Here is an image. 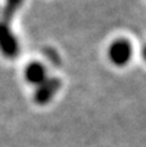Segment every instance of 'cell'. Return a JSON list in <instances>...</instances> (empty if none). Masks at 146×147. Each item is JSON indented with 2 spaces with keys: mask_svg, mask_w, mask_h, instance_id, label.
I'll list each match as a JSON object with an SVG mask.
<instances>
[{
  "mask_svg": "<svg viewBox=\"0 0 146 147\" xmlns=\"http://www.w3.org/2000/svg\"><path fill=\"white\" fill-rule=\"evenodd\" d=\"M133 54V49H132V44L127 39H116L110 44L107 51L109 59L113 65L118 67L126 66L132 58Z\"/></svg>",
  "mask_w": 146,
  "mask_h": 147,
  "instance_id": "cell-1",
  "label": "cell"
},
{
  "mask_svg": "<svg viewBox=\"0 0 146 147\" xmlns=\"http://www.w3.org/2000/svg\"><path fill=\"white\" fill-rule=\"evenodd\" d=\"M142 56H144V59L146 61V47L144 48V52H142Z\"/></svg>",
  "mask_w": 146,
  "mask_h": 147,
  "instance_id": "cell-6",
  "label": "cell"
},
{
  "mask_svg": "<svg viewBox=\"0 0 146 147\" xmlns=\"http://www.w3.org/2000/svg\"><path fill=\"white\" fill-rule=\"evenodd\" d=\"M22 3H23V0H7L4 8H3L1 20L0 21H3V22H5V23H9L12 17L14 16V13L21 8Z\"/></svg>",
  "mask_w": 146,
  "mask_h": 147,
  "instance_id": "cell-5",
  "label": "cell"
},
{
  "mask_svg": "<svg viewBox=\"0 0 146 147\" xmlns=\"http://www.w3.org/2000/svg\"><path fill=\"white\" fill-rule=\"evenodd\" d=\"M25 79L31 85L39 86L47 79V69L43 63L38 61L30 62L25 69Z\"/></svg>",
  "mask_w": 146,
  "mask_h": 147,
  "instance_id": "cell-4",
  "label": "cell"
},
{
  "mask_svg": "<svg viewBox=\"0 0 146 147\" xmlns=\"http://www.w3.org/2000/svg\"><path fill=\"white\" fill-rule=\"evenodd\" d=\"M0 52L8 58H16L20 52V45L9 23L0 21Z\"/></svg>",
  "mask_w": 146,
  "mask_h": 147,
  "instance_id": "cell-2",
  "label": "cell"
},
{
  "mask_svg": "<svg viewBox=\"0 0 146 147\" xmlns=\"http://www.w3.org/2000/svg\"><path fill=\"white\" fill-rule=\"evenodd\" d=\"M61 88V80L58 78H47L44 83L36 88L34 92V101L38 105H47L52 101L57 92Z\"/></svg>",
  "mask_w": 146,
  "mask_h": 147,
  "instance_id": "cell-3",
  "label": "cell"
}]
</instances>
